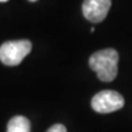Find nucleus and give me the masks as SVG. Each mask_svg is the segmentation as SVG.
Masks as SVG:
<instances>
[{
	"instance_id": "nucleus-1",
	"label": "nucleus",
	"mask_w": 132,
	"mask_h": 132,
	"mask_svg": "<svg viewBox=\"0 0 132 132\" xmlns=\"http://www.w3.org/2000/svg\"><path fill=\"white\" fill-rule=\"evenodd\" d=\"M119 54L113 48H105L90 56L89 66L101 81H112L118 74Z\"/></svg>"
},
{
	"instance_id": "nucleus-2",
	"label": "nucleus",
	"mask_w": 132,
	"mask_h": 132,
	"mask_svg": "<svg viewBox=\"0 0 132 132\" xmlns=\"http://www.w3.org/2000/svg\"><path fill=\"white\" fill-rule=\"evenodd\" d=\"M32 50V44L28 40L8 41L0 46V61L7 66L19 65Z\"/></svg>"
},
{
	"instance_id": "nucleus-3",
	"label": "nucleus",
	"mask_w": 132,
	"mask_h": 132,
	"mask_svg": "<svg viewBox=\"0 0 132 132\" xmlns=\"http://www.w3.org/2000/svg\"><path fill=\"white\" fill-rule=\"evenodd\" d=\"M123 106L125 99L114 90H102L92 99V108L98 113H110L121 109Z\"/></svg>"
},
{
	"instance_id": "nucleus-4",
	"label": "nucleus",
	"mask_w": 132,
	"mask_h": 132,
	"mask_svg": "<svg viewBox=\"0 0 132 132\" xmlns=\"http://www.w3.org/2000/svg\"><path fill=\"white\" fill-rule=\"evenodd\" d=\"M111 7V0H84L82 13L88 21L99 23L104 21Z\"/></svg>"
},
{
	"instance_id": "nucleus-5",
	"label": "nucleus",
	"mask_w": 132,
	"mask_h": 132,
	"mask_svg": "<svg viewBox=\"0 0 132 132\" xmlns=\"http://www.w3.org/2000/svg\"><path fill=\"white\" fill-rule=\"evenodd\" d=\"M7 132H31V123L23 116H15L8 122Z\"/></svg>"
},
{
	"instance_id": "nucleus-6",
	"label": "nucleus",
	"mask_w": 132,
	"mask_h": 132,
	"mask_svg": "<svg viewBox=\"0 0 132 132\" xmlns=\"http://www.w3.org/2000/svg\"><path fill=\"white\" fill-rule=\"evenodd\" d=\"M46 132H67V130H66V128L63 125H61V123H57V125L52 126Z\"/></svg>"
},
{
	"instance_id": "nucleus-7",
	"label": "nucleus",
	"mask_w": 132,
	"mask_h": 132,
	"mask_svg": "<svg viewBox=\"0 0 132 132\" xmlns=\"http://www.w3.org/2000/svg\"><path fill=\"white\" fill-rule=\"evenodd\" d=\"M6 1H8V0H0V2H6Z\"/></svg>"
},
{
	"instance_id": "nucleus-8",
	"label": "nucleus",
	"mask_w": 132,
	"mask_h": 132,
	"mask_svg": "<svg viewBox=\"0 0 132 132\" xmlns=\"http://www.w3.org/2000/svg\"><path fill=\"white\" fill-rule=\"evenodd\" d=\"M29 1H32V2H34V1H38V0H29Z\"/></svg>"
}]
</instances>
